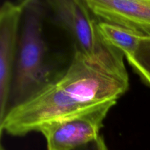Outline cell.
Returning a JSON list of instances; mask_svg holds the SVG:
<instances>
[{
	"label": "cell",
	"instance_id": "6da1fadb",
	"mask_svg": "<svg viewBox=\"0 0 150 150\" xmlns=\"http://www.w3.org/2000/svg\"><path fill=\"white\" fill-rule=\"evenodd\" d=\"M129 88L128 73L89 59L76 49L65 71L29 99L10 108L0 133L23 136L43 125L117 102Z\"/></svg>",
	"mask_w": 150,
	"mask_h": 150
},
{
	"label": "cell",
	"instance_id": "7a4b0ae2",
	"mask_svg": "<svg viewBox=\"0 0 150 150\" xmlns=\"http://www.w3.org/2000/svg\"><path fill=\"white\" fill-rule=\"evenodd\" d=\"M44 8L38 0H26L9 108L20 105L51 81L43 33Z\"/></svg>",
	"mask_w": 150,
	"mask_h": 150
},
{
	"label": "cell",
	"instance_id": "3957f363",
	"mask_svg": "<svg viewBox=\"0 0 150 150\" xmlns=\"http://www.w3.org/2000/svg\"><path fill=\"white\" fill-rule=\"evenodd\" d=\"M58 25L70 33L76 50L89 59L115 71L127 73L124 54L108 43L98 29V19L85 0H51L47 1Z\"/></svg>",
	"mask_w": 150,
	"mask_h": 150
},
{
	"label": "cell",
	"instance_id": "277c9868",
	"mask_svg": "<svg viewBox=\"0 0 150 150\" xmlns=\"http://www.w3.org/2000/svg\"><path fill=\"white\" fill-rule=\"evenodd\" d=\"M117 102H109L85 112L51 122L38 132L45 138L48 150H72L98 139L103 121Z\"/></svg>",
	"mask_w": 150,
	"mask_h": 150
},
{
	"label": "cell",
	"instance_id": "5b68a950",
	"mask_svg": "<svg viewBox=\"0 0 150 150\" xmlns=\"http://www.w3.org/2000/svg\"><path fill=\"white\" fill-rule=\"evenodd\" d=\"M25 2L6 1L0 9V122L9 108Z\"/></svg>",
	"mask_w": 150,
	"mask_h": 150
},
{
	"label": "cell",
	"instance_id": "8992f818",
	"mask_svg": "<svg viewBox=\"0 0 150 150\" xmlns=\"http://www.w3.org/2000/svg\"><path fill=\"white\" fill-rule=\"evenodd\" d=\"M99 21L150 36V0H85Z\"/></svg>",
	"mask_w": 150,
	"mask_h": 150
},
{
	"label": "cell",
	"instance_id": "52a82bcc",
	"mask_svg": "<svg viewBox=\"0 0 150 150\" xmlns=\"http://www.w3.org/2000/svg\"><path fill=\"white\" fill-rule=\"evenodd\" d=\"M98 29L103 38L120 50L125 57L132 55L137 49L143 35L115 23L98 20Z\"/></svg>",
	"mask_w": 150,
	"mask_h": 150
},
{
	"label": "cell",
	"instance_id": "ba28073f",
	"mask_svg": "<svg viewBox=\"0 0 150 150\" xmlns=\"http://www.w3.org/2000/svg\"><path fill=\"white\" fill-rule=\"evenodd\" d=\"M125 58L141 79L150 86V36H142L136 51Z\"/></svg>",
	"mask_w": 150,
	"mask_h": 150
},
{
	"label": "cell",
	"instance_id": "9c48e42d",
	"mask_svg": "<svg viewBox=\"0 0 150 150\" xmlns=\"http://www.w3.org/2000/svg\"><path fill=\"white\" fill-rule=\"evenodd\" d=\"M72 150H109L106 144H105V139L103 136H100L95 140L86 144L84 145L79 146L74 149Z\"/></svg>",
	"mask_w": 150,
	"mask_h": 150
},
{
	"label": "cell",
	"instance_id": "30bf717a",
	"mask_svg": "<svg viewBox=\"0 0 150 150\" xmlns=\"http://www.w3.org/2000/svg\"><path fill=\"white\" fill-rule=\"evenodd\" d=\"M0 150H5V149H4V148L3 147L2 145H1V149H0Z\"/></svg>",
	"mask_w": 150,
	"mask_h": 150
}]
</instances>
